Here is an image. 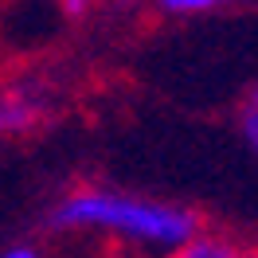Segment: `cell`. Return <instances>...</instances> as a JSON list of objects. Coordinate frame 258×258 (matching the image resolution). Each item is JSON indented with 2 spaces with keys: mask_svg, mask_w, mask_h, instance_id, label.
Segmentation results:
<instances>
[{
  "mask_svg": "<svg viewBox=\"0 0 258 258\" xmlns=\"http://www.w3.org/2000/svg\"><path fill=\"white\" fill-rule=\"evenodd\" d=\"M51 227L75 231V235H110L137 250L168 254L172 246H180L200 231V219H196V211L168 204V200L86 184V188L67 192L51 208Z\"/></svg>",
  "mask_w": 258,
  "mask_h": 258,
  "instance_id": "obj_1",
  "label": "cell"
},
{
  "mask_svg": "<svg viewBox=\"0 0 258 258\" xmlns=\"http://www.w3.org/2000/svg\"><path fill=\"white\" fill-rule=\"evenodd\" d=\"M51 98L35 82H8L0 86V141L28 137L47 121Z\"/></svg>",
  "mask_w": 258,
  "mask_h": 258,
  "instance_id": "obj_2",
  "label": "cell"
},
{
  "mask_svg": "<svg viewBox=\"0 0 258 258\" xmlns=\"http://www.w3.org/2000/svg\"><path fill=\"white\" fill-rule=\"evenodd\" d=\"M246 250H239L231 239L223 235H208V231H196L192 239H184L180 246H172L164 258H242Z\"/></svg>",
  "mask_w": 258,
  "mask_h": 258,
  "instance_id": "obj_3",
  "label": "cell"
},
{
  "mask_svg": "<svg viewBox=\"0 0 258 258\" xmlns=\"http://www.w3.org/2000/svg\"><path fill=\"white\" fill-rule=\"evenodd\" d=\"M239 129H242V141H246V149H250V153H258V86L246 94V102H242Z\"/></svg>",
  "mask_w": 258,
  "mask_h": 258,
  "instance_id": "obj_4",
  "label": "cell"
},
{
  "mask_svg": "<svg viewBox=\"0 0 258 258\" xmlns=\"http://www.w3.org/2000/svg\"><path fill=\"white\" fill-rule=\"evenodd\" d=\"M164 12L172 16H204V12H215V8H227L231 0H157Z\"/></svg>",
  "mask_w": 258,
  "mask_h": 258,
  "instance_id": "obj_5",
  "label": "cell"
},
{
  "mask_svg": "<svg viewBox=\"0 0 258 258\" xmlns=\"http://www.w3.org/2000/svg\"><path fill=\"white\" fill-rule=\"evenodd\" d=\"M0 258H43V254H39L35 246H24V242H20V246H8Z\"/></svg>",
  "mask_w": 258,
  "mask_h": 258,
  "instance_id": "obj_6",
  "label": "cell"
},
{
  "mask_svg": "<svg viewBox=\"0 0 258 258\" xmlns=\"http://www.w3.org/2000/svg\"><path fill=\"white\" fill-rule=\"evenodd\" d=\"M63 8H67V12H82V8H86V0H63Z\"/></svg>",
  "mask_w": 258,
  "mask_h": 258,
  "instance_id": "obj_7",
  "label": "cell"
},
{
  "mask_svg": "<svg viewBox=\"0 0 258 258\" xmlns=\"http://www.w3.org/2000/svg\"><path fill=\"white\" fill-rule=\"evenodd\" d=\"M106 258H137V254H106Z\"/></svg>",
  "mask_w": 258,
  "mask_h": 258,
  "instance_id": "obj_8",
  "label": "cell"
},
{
  "mask_svg": "<svg viewBox=\"0 0 258 258\" xmlns=\"http://www.w3.org/2000/svg\"><path fill=\"white\" fill-rule=\"evenodd\" d=\"M242 258H258V254H242Z\"/></svg>",
  "mask_w": 258,
  "mask_h": 258,
  "instance_id": "obj_9",
  "label": "cell"
}]
</instances>
